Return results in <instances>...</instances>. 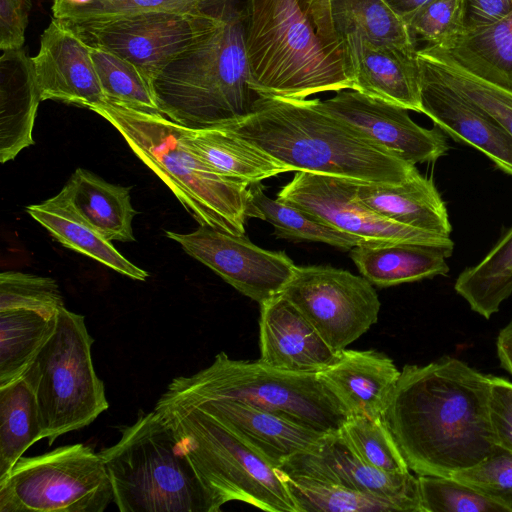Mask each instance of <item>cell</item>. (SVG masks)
I'll list each match as a JSON object with an SVG mask.
<instances>
[{
  "instance_id": "28",
  "label": "cell",
  "mask_w": 512,
  "mask_h": 512,
  "mask_svg": "<svg viewBox=\"0 0 512 512\" xmlns=\"http://www.w3.org/2000/svg\"><path fill=\"white\" fill-rule=\"evenodd\" d=\"M64 188L77 211L108 241L132 242L130 188L111 184L89 170L78 168Z\"/></svg>"
},
{
  "instance_id": "16",
  "label": "cell",
  "mask_w": 512,
  "mask_h": 512,
  "mask_svg": "<svg viewBox=\"0 0 512 512\" xmlns=\"http://www.w3.org/2000/svg\"><path fill=\"white\" fill-rule=\"evenodd\" d=\"M279 468L287 474H301L393 499L409 512H421L418 477L410 472H386L368 464L340 431L327 435L317 450L292 456Z\"/></svg>"
},
{
  "instance_id": "46",
  "label": "cell",
  "mask_w": 512,
  "mask_h": 512,
  "mask_svg": "<svg viewBox=\"0 0 512 512\" xmlns=\"http://www.w3.org/2000/svg\"><path fill=\"white\" fill-rule=\"evenodd\" d=\"M511 11L512 0H464V32L496 22Z\"/></svg>"
},
{
  "instance_id": "5",
  "label": "cell",
  "mask_w": 512,
  "mask_h": 512,
  "mask_svg": "<svg viewBox=\"0 0 512 512\" xmlns=\"http://www.w3.org/2000/svg\"><path fill=\"white\" fill-rule=\"evenodd\" d=\"M122 135L133 153L173 192L201 226L245 235L250 184L223 176L184 142V127L159 112L104 100L89 108Z\"/></svg>"
},
{
  "instance_id": "27",
  "label": "cell",
  "mask_w": 512,
  "mask_h": 512,
  "mask_svg": "<svg viewBox=\"0 0 512 512\" xmlns=\"http://www.w3.org/2000/svg\"><path fill=\"white\" fill-rule=\"evenodd\" d=\"M350 257L362 276L381 288L445 276L449 272L446 262L449 256L427 245H360L350 250Z\"/></svg>"
},
{
  "instance_id": "38",
  "label": "cell",
  "mask_w": 512,
  "mask_h": 512,
  "mask_svg": "<svg viewBox=\"0 0 512 512\" xmlns=\"http://www.w3.org/2000/svg\"><path fill=\"white\" fill-rule=\"evenodd\" d=\"M416 50H449L464 32V0H428L407 21Z\"/></svg>"
},
{
  "instance_id": "22",
  "label": "cell",
  "mask_w": 512,
  "mask_h": 512,
  "mask_svg": "<svg viewBox=\"0 0 512 512\" xmlns=\"http://www.w3.org/2000/svg\"><path fill=\"white\" fill-rule=\"evenodd\" d=\"M400 372L393 360L382 352L344 349L317 376L348 418L381 419Z\"/></svg>"
},
{
  "instance_id": "34",
  "label": "cell",
  "mask_w": 512,
  "mask_h": 512,
  "mask_svg": "<svg viewBox=\"0 0 512 512\" xmlns=\"http://www.w3.org/2000/svg\"><path fill=\"white\" fill-rule=\"evenodd\" d=\"M285 474L300 512H409L405 505L393 499L301 474Z\"/></svg>"
},
{
  "instance_id": "14",
  "label": "cell",
  "mask_w": 512,
  "mask_h": 512,
  "mask_svg": "<svg viewBox=\"0 0 512 512\" xmlns=\"http://www.w3.org/2000/svg\"><path fill=\"white\" fill-rule=\"evenodd\" d=\"M166 236L259 304L281 293L296 266L283 251L260 248L245 235L209 226L199 225L195 231L185 234L166 231Z\"/></svg>"
},
{
  "instance_id": "42",
  "label": "cell",
  "mask_w": 512,
  "mask_h": 512,
  "mask_svg": "<svg viewBox=\"0 0 512 512\" xmlns=\"http://www.w3.org/2000/svg\"><path fill=\"white\" fill-rule=\"evenodd\" d=\"M418 483L421 512H505L452 477L419 475Z\"/></svg>"
},
{
  "instance_id": "9",
  "label": "cell",
  "mask_w": 512,
  "mask_h": 512,
  "mask_svg": "<svg viewBox=\"0 0 512 512\" xmlns=\"http://www.w3.org/2000/svg\"><path fill=\"white\" fill-rule=\"evenodd\" d=\"M93 342L84 316L63 307L53 335L22 375L35 393L49 445L90 425L109 407L92 362Z\"/></svg>"
},
{
  "instance_id": "3",
  "label": "cell",
  "mask_w": 512,
  "mask_h": 512,
  "mask_svg": "<svg viewBox=\"0 0 512 512\" xmlns=\"http://www.w3.org/2000/svg\"><path fill=\"white\" fill-rule=\"evenodd\" d=\"M247 0H212L207 27L153 79L158 110L189 129L236 123L263 98L251 85Z\"/></svg>"
},
{
  "instance_id": "47",
  "label": "cell",
  "mask_w": 512,
  "mask_h": 512,
  "mask_svg": "<svg viewBox=\"0 0 512 512\" xmlns=\"http://www.w3.org/2000/svg\"><path fill=\"white\" fill-rule=\"evenodd\" d=\"M497 353L501 366L512 375V320L498 335Z\"/></svg>"
},
{
  "instance_id": "32",
  "label": "cell",
  "mask_w": 512,
  "mask_h": 512,
  "mask_svg": "<svg viewBox=\"0 0 512 512\" xmlns=\"http://www.w3.org/2000/svg\"><path fill=\"white\" fill-rule=\"evenodd\" d=\"M56 325L57 316L24 309L0 311V386L22 377Z\"/></svg>"
},
{
  "instance_id": "11",
  "label": "cell",
  "mask_w": 512,
  "mask_h": 512,
  "mask_svg": "<svg viewBox=\"0 0 512 512\" xmlns=\"http://www.w3.org/2000/svg\"><path fill=\"white\" fill-rule=\"evenodd\" d=\"M281 294L340 352L378 320L381 303L366 278L331 266H295Z\"/></svg>"
},
{
  "instance_id": "25",
  "label": "cell",
  "mask_w": 512,
  "mask_h": 512,
  "mask_svg": "<svg viewBox=\"0 0 512 512\" xmlns=\"http://www.w3.org/2000/svg\"><path fill=\"white\" fill-rule=\"evenodd\" d=\"M26 212L63 246L131 279L145 281L148 278L145 270L126 259L77 211L64 187L54 197L27 206Z\"/></svg>"
},
{
  "instance_id": "12",
  "label": "cell",
  "mask_w": 512,
  "mask_h": 512,
  "mask_svg": "<svg viewBox=\"0 0 512 512\" xmlns=\"http://www.w3.org/2000/svg\"><path fill=\"white\" fill-rule=\"evenodd\" d=\"M277 199L360 238L366 246L420 244L439 248L449 257L454 249L448 235L394 222L366 206L356 196L353 179L297 171Z\"/></svg>"
},
{
  "instance_id": "44",
  "label": "cell",
  "mask_w": 512,
  "mask_h": 512,
  "mask_svg": "<svg viewBox=\"0 0 512 512\" xmlns=\"http://www.w3.org/2000/svg\"><path fill=\"white\" fill-rule=\"evenodd\" d=\"M489 415L495 443L512 452V382L490 376Z\"/></svg>"
},
{
  "instance_id": "23",
  "label": "cell",
  "mask_w": 512,
  "mask_h": 512,
  "mask_svg": "<svg viewBox=\"0 0 512 512\" xmlns=\"http://www.w3.org/2000/svg\"><path fill=\"white\" fill-rule=\"evenodd\" d=\"M41 96L31 57L24 48L0 57V161L14 159L34 144L33 127Z\"/></svg>"
},
{
  "instance_id": "33",
  "label": "cell",
  "mask_w": 512,
  "mask_h": 512,
  "mask_svg": "<svg viewBox=\"0 0 512 512\" xmlns=\"http://www.w3.org/2000/svg\"><path fill=\"white\" fill-rule=\"evenodd\" d=\"M259 183L250 188L248 217L269 222L277 237L294 241L323 242L344 250L363 245V241L322 221L313 214L268 197Z\"/></svg>"
},
{
  "instance_id": "31",
  "label": "cell",
  "mask_w": 512,
  "mask_h": 512,
  "mask_svg": "<svg viewBox=\"0 0 512 512\" xmlns=\"http://www.w3.org/2000/svg\"><path fill=\"white\" fill-rule=\"evenodd\" d=\"M454 288L484 318L498 312L512 294V228L478 264L460 273Z\"/></svg>"
},
{
  "instance_id": "48",
  "label": "cell",
  "mask_w": 512,
  "mask_h": 512,
  "mask_svg": "<svg viewBox=\"0 0 512 512\" xmlns=\"http://www.w3.org/2000/svg\"><path fill=\"white\" fill-rule=\"evenodd\" d=\"M386 3L406 21L428 0H385Z\"/></svg>"
},
{
  "instance_id": "40",
  "label": "cell",
  "mask_w": 512,
  "mask_h": 512,
  "mask_svg": "<svg viewBox=\"0 0 512 512\" xmlns=\"http://www.w3.org/2000/svg\"><path fill=\"white\" fill-rule=\"evenodd\" d=\"M340 434L368 464L390 473L409 472L382 418L349 417Z\"/></svg>"
},
{
  "instance_id": "24",
  "label": "cell",
  "mask_w": 512,
  "mask_h": 512,
  "mask_svg": "<svg viewBox=\"0 0 512 512\" xmlns=\"http://www.w3.org/2000/svg\"><path fill=\"white\" fill-rule=\"evenodd\" d=\"M357 198L394 222L450 236L451 224L434 182L419 172L400 184L354 180Z\"/></svg>"
},
{
  "instance_id": "20",
  "label": "cell",
  "mask_w": 512,
  "mask_h": 512,
  "mask_svg": "<svg viewBox=\"0 0 512 512\" xmlns=\"http://www.w3.org/2000/svg\"><path fill=\"white\" fill-rule=\"evenodd\" d=\"M259 343L261 363L294 373H318L338 353L281 293L260 304Z\"/></svg>"
},
{
  "instance_id": "45",
  "label": "cell",
  "mask_w": 512,
  "mask_h": 512,
  "mask_svg": "<svg viewBox=\"0 0 512 512\" xmlns=\"http://www.w3.org/2000/svg\"><path fill=\"white\" fill-rule=\"evenodd\" d=\"M30 0H0V49L23 48Z\"/></svg>"
},
{
  "instance_id": "18",
  "label": "cell",
  "mask_w": 512,
  "mask_h": 512,
  "mask_svg": "<svg viewBox=\"0 0 512 512\" xmlns=\"http://www.w3.org/2000/svg\"><path fill=\"white\" fill-rule=\"evenodd\" d=\"M41 101L57 100L90 108L105 100L90 47L58 19L52 18L31 57Z\"/></svg>"
},
{
  "instance_id": "1",
  "label": "cell",
  "mask_w": 512,
  "mask_h": 512,
  "mask_svg": "<svg viewBox=\"0 0 512 512\" xmlns=\"http://www.w3.org/2000/svg\"><path fill=\"white\" fill-rule=\"evenodd\" d=\"M490 385V376L452 357L403 367L382 420L409 470L451 477L498 448Z\"/></svg>"
},
{
  "instance_id": "7",
  "label": "cell",
  "mask_w": 512,
  "mask_h": 512,
  "mask_svg": "<svg viewBox=\"0 0 512 512\" xmlns=\"http://www.w3.org/2000/svg\"><path fill=\"white\" fill-rule=\"evenodd\" d=\"M237 400L271 411L323 434L338 433L348 417L317 373H294L219 352L206 368L175 377L157 402L192 406Z\"/></svg>"
},
{
  "instance_id": "13",
  "label": "cell",
  "mask_w": 512,
  "mask_h": 512,
  "mask_svg": "<svg viewBox=\"0 0 512 512\" xmlns=\"http://www.w3.org/2000/svg\"><path fill=\"white\" fill-rule=\"evenodd\" d=\"M212 0L190 13H142L82 24H65L88 46L106 49L133 64L151 85L155 76L207 27Z\"/></svg>"
},
{
  "instance_id": "15",
  "label": "cell",
  "mask_w": 512,
  "mask_h": 512,
  "mask_svg": "<svg viewBox=\"0 0 512 512\" xmlns=\"http://www.w3.org/2000/svg\"><path fill=\"white\" fill-rule=\"evenodd\" d=\"M319 105L411 165L433 162L448 150L445 136L416 124L407 109L357 90H339Z\"/></svg>"
},
{
  "instance_id": "39",
  "label": "cell",
  "mask_w": 512,
  "mask_h": 512,
  "mask_svg": "<svg viewBox=\"0 0 512 512\" xmlns=\"http://www.w3.org/2000/svg\"><path fill=\"white\" fill-rule=\"evenodd\" d=\"M206 0H90L81 5L54 2L53 18L64 24H82L142 13H190Z\"/></svg>"
},
{
  "instance_id": "6",
  "label": "cell",
  "mask_w": 512,
  "mask_h": 512,
  "mask_svg": "<svg viewBox=\"0 0 512 512\" xmlns=\"http://www.w3.org/2000/svg\"><path fill=\"white\" fill-rule=\"evenodd\" d=\"M154 410L172 430L216 512L230 501L269 512H300L285 472L217 419L197 407L157 402Z\"/></svg>"
},
{
  "instance_id": "8",
  "label": "cell",
  "mask_w": 512,
  "mask_h": 512,
  "mask_svg": "<svg viewBox=\"0 0 512 512\" xmlns=\"http://www.w3.org/2000/svg\"><path fill=\"white\" fill-rule=\"evenodd\" d=\"M120 439L99 451L121 512H216L170 427L155 410L140 411Z\"/></svg>"
},
{
  "instance_id": "29",
  "label": "cell",
  "mask_w": 512,
  "mask_h": 512,
  "mask_svg": "<svg viewBox=\"0 0 512 512\" xmlns=\"http://www.w3.org/2000/svg\"><path fill=\"white\" fill-rule=\"evenodd\" d=\"M469 74L512 92V11L462 33L449 50L430 48Z\"/></svg>"
},
{
  "instance_id": "4",
  "label": "cell",
  "mask_w": 512,
  "mask_h": 512,
  "mask_svg": "<svg viewBox=\"0 0 512 512\" xmlns=\"http://www.w3.org/2000/svg\"><path fill=\"white\" fill-rule=\"evenodd\" d=\"M223 128L296 171L383 184H400L418 172L323 110L319 99L263 97L250 115Z\"/></svg>"
},
{
  "instance_id": "19",
  "label": "cell",
  "mask_w": 512,
  "mask_h": 512,
  "mask_svg": "<svg viewBox=\"0 0 512 512\" xmlns=\"http://www.w3.org/2000/svg\"><path fill=\"white\" fill-rule=\"evenodd\" d=\"M343 37L349 50L354 90L422 113V73L414 46L377 43L354 33Z\"/></svg>"
},
{
  "instance_id": "2",
  "label": "cell",
  "mask_w": 512,
  "mask_h": 512,
  "mask_svg": "<svg viewBox=\"0 0 512 512\" xmlns=\"http://www.w3.org/2000/svg\"><path fill=\"white\" fill-rule=\"evenodd\" d=\"M251 85L263 97L306 99L353 89L349 50L332 0H247Z\"/></svg>"
},
{
  "instance_id": "35",
  "label": "cell",
  "mask_w": 512,
  "mask_h": 512,
  "mask_svg": "<svg viewBox=\"0 0 512 512\" xmlns=\"http://www.w3.org/2000/svg\"><path fill=\"white\" fill-rule=\"evenodd\" d=\"M341 35L354 33L370 41L414 46L405 21L385 0H332Z\"/></svg>"
},
{
  "instance_id": "41",
  "label": "cell",
  "mask_w": 512,
  "mask_h": 512,
  "mask_svg": "<svg viewBox=\"0 0 512 512\" xmlns=\"http://www.w3.org/2000/svg\"><path fill=\"white\" fill-rule=\"evenodd\" d=\"M63 307V296L53 278L19 271L0 274V311L24 309L52 318Z\"/></svg>"
},
{
  "instance_id": "49",
  "label": "cell",
  "mask_w": 512,
  "mask_h": 512,
  "mask_svg": "<svg viewBox=\"0 0 512 512\" xmlns=\"http://www.w3.org/2000/svg\"><path fill=\"white\" fill-rule=\"evenodd\" d=\"M90 0H54V2L64 3L68 5H81L89 2Z\"/></svg>"
},
{
  "instance_id": "43",
  "label": "cell",
  "mask_w": 512,
  "mask_h": 512,
  "mask_svg": "<svg viewBox=\"0 0 512 512\" xmlns=\"http://www.w3.org/2000/svg\"><path fill=\"white\" fill-rule=\"evenodd\" d=\"M453 479L512 512V452L498 447L478 464L455 472Z\"/></svg>"
},
{
  "instance_id": "21",
  "label": "cell",
  "mask_w": 512,
  "mask_h": 512,
  "mask_svg": "<svg viewBox=\"0 0 512 512\" xmlns=\"http://www.w3.org/2000/svg\"><path fill=\"white\" fill-rule=\"evenodd\" d=\"M182 407L205 411L278 468L292 456L317 450L329 435L237 400L215 399Z\"/></svg>"
},
{
  "instance_id": "17",
  "label": "cell",
  "mask_w": 512,
  "mask_h": 512,
  "mask_svg": "<svg viewBox=\"0 0 512 512\" xmlns=\"http://www.w3.org/2000/svg\"><path fill=\"white\" fill-rule=\"evenodd\" d=\"M418 60L422 73V113L453 139L481 151L499 169L512 176V137L426 62L419 57Z\"/></svg>"
},
{
  "instance_id": "37",
  "label": "cell",
  "mask_w": 512,
  "mask_h": 512,
  "mask_svg": "<svg viewBox=\"0 0 512 512\" xmlns=\"http://www.w3.org/2000/svg\"><path fill=\"white\" fill-rule=\"evenodd\" d=\"M90 55L105 100L159 112L151 85L133 64L106 49L90 47Z\"/></svg>"
},
{
  "instance_id": "26",
  "label": "cell",
  "mask_w": 512,
  "mask_h": 512,
  "mask_svg": "<svg viewBox=\"0 0 512 512\" xmlns=\"http://www.w3.org/2000/svg\"><path fill=\"white\" fill-rule=\"evenodd\" d=\"M183 138L188 148L212 169L241 182L255 184L282 173L297 172L223 127H184Z\"/></svg>"
},
{
  "instance_id": "10",
  "label": "cell",
  "mask_w": 512,
  "mask_h": 512,
  "mask_svg": "<svg viewBox=\"0 0 512 512\" xmlns=\"http://www.w3.org/2000/svg\"><path fill=\"white\" fill-rule=\"evenodd\" d=\"M111 502L106 465L82 443L22 456L0 478V512H103Z\"/></svg>"
},
{
  "instance_id": "30",
  "label": "cell",
  "mask_w": 512,
  "mask_h": 512,
  "mask_svg": "<svg viewBox=\"0 0 512 512\" xmlns=\"http://www.w3.org/2000/svg\"><path fill=\"white\" fill-rule=\"evenodd\" d=\"M43 439L35 393L24 377L0 386V478Z\"/></svg>"
},
{
  "instance_id": "36",
  "label": "cell",
  "mask_w": 512,
  "mask_h": 512,
  "mask_svg": "<svg viewBox=\"0 0 512 512\" xmlns=\"http://www.w3.org/2000/svg\"><path fill=\"white\" fill-rule=\"evenodd\" d=\"M417 54L445 82L488 113L512 137V92L469 74L433 49H421Z\"/></svg>"
}]
</instances>
